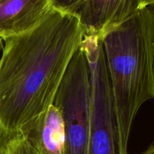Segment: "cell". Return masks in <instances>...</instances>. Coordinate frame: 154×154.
<instances>
[{
	"mask_svg": "<svg viewBox=\"0 0 154 154\" xmlns=\"http://www.w3.org/2000/svg\"><path fill=\"white\" fill-rule=\"evenodd\" d=\"M141 154H154V143L150 144V145Z\"/></svg>",
	"mask_w": 154,
	"mask_h": 154,
	"instance_id": "12",
	"label": "cell"
},
{
	"mask_svg": "<svg viewBox=\"0 0 154 154\" xmlns=\"http://www.w3.org/2000/svg\"><path fill=\"white\" fill-rule=\"evenodd\" d=\"M50 0H0V38L35 28L51 10Z\"/></svg>",
	"mask_w": 154,
	"mask_h": 154,
	"instance_id": "6",
	"label": "cell"
},
{
	"mask_svg": "<svg viewBox=\"0 0 154 154\" xmlns=\"http://www.w3.org/2000/svg\"><path fill=\"white\" fill-rule=\"evenodd\" d=\"M3 45H4V44H3V40L2 38H0V53H1V51H2Z\"/></svg>",
	"mask_w": 154,
	"mask_h": 154,
	"instance_id": "13",
	"label": "cell"
},
{
	"mask_svg": "<svg viewBox=\"0 0 154 154\" xmlns=\"http://www.w3.org/2000/svg\"><path fill=\"white\" fill-rule=\"evenodd\" d=\"M8 137L5 136L2 132L0 131V154H2V153L3 148H4V146L5 144L6 141L8 140Z\"/></svg>",
	"mask_w": 154,
	"mask_h": 154,
	"instance_id": "10",
	"label": "cell"
},
{
	"mask_svg": "<svg viewBox=\"0 0 154 154\" xmlns=\"http://www.w3.org/2000/svg\"><path fill=\"white\" fill-rule=\"evenodd\" d=\"M148 6H153L154 7V0H148Z\"/></svg>",
	"mask_w": 154,
	"mask_h": 154,
	"instance_id": "14",
	"label": "cell"
},
{
	"mask_svg": "<svg viewBox=\"0 0 154 154\" xmlns=\"http://www.w3.org/2000/svg\"><path fill=\"white\" fill-rule=\"evenodd\" d=\"M78 16L51 9L35 28L4 40L0 57V131L22 135L54 103L84 39Z\"/></svg>",
	"mask_w": 154,
	"mask_h": 154,
	"instance_id": "1",
	"label": "cell"
},
{
	"mask_svg": "<svg viewBox=\"0 0 154 154\" xmlns=\"http://www.w3.org/2000/svg\"><path fill=\"white\" fill-rule=\"evenodd\" d=\"M87 0H50L51 8L78 16Z\"/></svg>",
	"mask_w": 154,
	"mask_h": 154,
	"instance_id": "9",
	"label": "cell"
},
{
	"mask_svg": "<svg viewBox=\"0 0 154 154\" xmlns=\"http://www.w3.org/2000/svg\"><path fill=\"white\" fill-rule=\"evenodd\" d=\"M152 78H153V99H154V42L153 46V54H152Z\"/></svg>",
	"mask_w": 154,
	"mask_h": 154,
	"instance_id": "11",
	"label": "cell"
},
{
	"mask_svg": "<svg viewBox=\"0 0 154 154\" xmlns=\"http://www.w3.org/2000/svg\"><path fill=\"white\" fill-rule=\"evenodd\" d=\"M148 6V0H87L78 17L84 35L102 37Z\"/></svg>",
	"mask_w": 154,
	"mask_h": 154,
	"instance_id": "5",
	"label": "cell"
},
{
	"mask_svg": "<svg viewBox=\"0 0 154 154\" xmlns=\"http://www.w3.org/2000/svg\"><path fill=\"white\" fill-rule=\"evenodd\" d=\"M2 154H41L32 147L23 135H18L8 138Z\"/></svg>",
	"mask_w": 154,
	"mask_h": 154,
	"instance_id": "8",
	"label": "cell"
},
{
	"mask_svg": "<svg viewBox=\"0 0 154 154\" xmlns=\"http://www.w3.org/2000/svg\"><path fill=\"white\" fill-rule=\"evenodd\" d=\"M112 92L120 147L128 153L132 124L141 105L153 99L154 7L134 14L101 37Z\"/></svg>",
	"mask_w": 154,
	"mask_h": 154,
	"instance_id": "2",
	"label": "cell"
},
{
	"mask_svg": "<svg viewBox=\"0 0 154 154\" xmlns=\"http://www.w3.org/2000/svg\"><path fill=\"white\" fill-rule=\"evenodd\" d=\"M82 46L91 72V118L88 154H129L123 151L101 37L84 35Z\"/></svg>",
	"mask_w": 154,
	"mask_h": 154,
	"instance_id": "4",
	"label": "cell"
},
{
	"mask_svg": "<svg viewBox=\"0 0 154 154\" xmlns=\"http://www.w3.org/2000/svg\"><path fill=\"white\" fill-rule=\"evenodd\" d=\"M91 103V72L81 45L69 63L53 103L63 118L66 154H88Z\"/></svg>",
	"mask_w": 154,
	"mask_h": 154,
	"instance_id": "3",
	"label": "cell"
},
{
	"mask_svg": "<svg viewBox=\"0 0 154 154\" xmlns=\"http://www.w3.org/2000/svg\"><path fill=\"white\" fill-rule=\"evenodd\" d=\"M21 135L41 154H66L64 124L54 104Z\"/></svg>",
	"mask_w": 154,
	"mask_h": 154,
	"instance_id": "7",
	"label": "cell"
}]
</instances>
